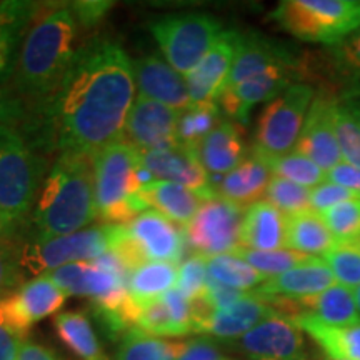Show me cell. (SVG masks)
I'll list each match as a JSON object with an SVG mask.
<instances>
[{"instance_id":"obj_1","label":"cell","mask_w":360,"mask_h":360,"mask_svg":"<svg viewBox=\"0 0 360 360\" xmlns=\"http://www.w3.org/2000/svg\"><path fill=\"white\" fill-rule=\"evenodd\" d=\"M132 58L119 42H82L56 94L27 115L20 130L40 154L96 155L124 137L135 102Z\"/></svg>"},{"instance_id":"obj_32","label":"cell","mask_w":360,"mask_h":360,"mask_svg":"<svg viewBox=\"0 0 360 360\" xmlns=\"http://www.w3.org/2000/svg\"><path fill=\"white\" fill-rule=\"evenodd\" d=\"M58 339L79 360H110L102 349L92 322L84 312H62L53 319Z\"/></svg>"},{"instance_id":"obj_37","label":"cell","mask_w":360,"mask_h":360,"mask_svg":"<svg viewBox=\"0 0 360 360\" xmlns=\"http://www.w3.org/2000/svg\"><path fill=\"white\" fill-rule=\"evenodd\" d=\"M231 254L245 260L250 267H254L259 274H262L265 278H272L281 276V274L289 272V270L299 267V265L309 262L312 259L309 255L299 254V252L290 249L254 250L240 245L233 249Z\"/></svg>"},{"instance_id":"obj_50","label":"cell","mask_w":360,"mask_h":360,"mask_svg":"<svg viewBox=\"0 0 360 360\" xmlns=\"http://www.w3.org/2000/svg\"><path fill=\"white\" fill-rule=\"evenodd\" d=\"M328 182H334L337 186H342L349 191L360 193V169L352 167V165L340 162L334 169L327 172Z\"/></svg>"},{"instance_id":"obj_15","label":"cell","mask_w":360,"mask_h":360,"mask_svg":"<svg viewBox=\"0 0 360 360\" xmlns=\"http://www.w3.org/2000/svg\"><path fill=\"white\" fill-rule=\"evenodd\" d=\"M124 225L143 264H179L184 257L187 245L186 229H179L172 220L157 210H146Z\"/></svg>"},{"instance_id":"obj_58","label":"cell","mask_w":360,"mask_h":360,"mask_svg":"<svg viewBox=\"0 0 360 360\" xmlns=\"http://www.w3.org/2000/svg\"><path fill=\"white\" fill-rule=\"evenodd\" d=\"M225 360H231V359H225Z\"/></svg>"},{"instance_id":"obj_6","label":"cell","mask_w":360,"mask_h":360,"mask_svg":"<svg viewBox=\"0 0 360 360\" xmlns=\"http://www.w3.org/2000/svg\"><path fill=\"white\" fill-rule=\"evenodd\" d=\"M269 17L292 37L332 47L360 29V0H282Z\"/></svg>"},{"instance_id":"obj_29","label":"cell","mask_w":360,"mask_h":360,"mask_svg":"<svg viewBox=\"0 0 360 360\" xmlns=\"http://www.w3.org/2000/svg\"><path fill=\"white\" fill-rule=\"evenodd\" d=\"M312 339L328 359L360 360V323L337 327L323 323L307 314L290 317Z\"/></svg>"},{"instance_id":"obj_34","label":"cell","mask_w":360,"mask_h":360,"mask_svg":"<svg viewBox=\"0 0 360 360\" xmlns=\"http://www.w3.org/2000/svg\"><path fill=\"white\" fill-rule=\"evenodd\" d=\"M191 340H170L130 330L119 342L117 360H180Z\"/></svg>"},{"instance_id":"obj_2","label":"cell","mask_w":360,"mask_h":360,"mask_svg":"<svg viewBox=\"0 0 360 360\" xmlns=\"http://www.w3.org/2000/svg\"><path fill=\"white\" fill-rule=\"evenodd\" d=\"M82 32L72 2L45 4L35 17L8 84V90L24 103L27 115L56 94L82 45Z\"/></svg>"},{"instance_id":"obj_55","label":"cell","mask_w":360,"mask_h":360,"mask_svg":"<svg viewBox=\"0 0 360 360\" xmlns=\"http://www.w3.org/2000/svg\"><path fill=\"white\" fill-rule=\"evenodd\" d=\"M0 236L7 237V236H6V232H4V227H2V224H0Z\"/></svg>"},{"instance_id":"obj_16","label":"cell","mask_w":360,"mask_h":360,"mask_svg":"<svg viewBox=\"0 0 360 360\" xmlns=\"http://www.w3.org/2000/svg\"><path fill=\"white\" fill-rule=\"evenodd\" d=\"M179 110L146 97L135 98L125 120L122 141L139 152L177 146Z\"/></svg>"},{"instance_id":"obj_39","label":"cell","mask_w":360,"mask_h":360,"mask_svg":"<svg viewBox=\"0 0 360 360\" xmlns=\"http://www.w3.org/2000/svg\"><path fill=\"white\" fill-rule=\"evenodd\" d=\"M322 260L340 285L352 290L360 285V247L357 242H335V245L322 255Z\"/></svg>"},{"instance_id":"obj_57","label":"cell","mask_w":360,"mask_h":360,"mask_svg":"<svg viewBox=\"0 0 360 360\" xmlns=\"http://www.w3.org/2000/svg\"><path fill=\"white\" fill-rule=\"evenodd\" d=\"M357 244H359V247H360V237L357 238Z\"/></svg>"},{"instance_id":"obj_48","label":"cell","mask_w":360,"mask_h":360,"mask_svg":"<svg viewBox=\"0 0 360 360\" xmlns=\"http://www.w3.org/2000/svg\"><path fill=\"white\" fill-rule=\"evenodd\" d=\"M27 110L19 98L8 90V87H0V125H12L22 127L25 122Z\"/></svg>"},{"instance_id":"obj_14","label":"cell","mask_w":360,"mask_h":360,"mask_svg":"<svg viewBox=\"0 0 360 360\" xmlns=\"http://www.w3.org/2000/svg\"><path fill=\"white\" fill-rule=\"evenodd\" d=\"M274 67H294L305 70V60L294 45L265 37L254 30L240 34L236 60L222 92Z\"/></svg>"},{"instance_id":"obj_19","label":"cell","mask_w":360,"mask_h":360,"mask_svg":"<svg viewBox=\"0 0 360 360\" xmlns=\"http://www.w3.org/2000/svg\"><path fill=\"white\" fill-rule=\"evenodd\" d=\"M300 69L294 67H274L244 80L236 87L224 90L219 97V107L225 115L240 124H247L252 109L262 102H272L295 80L302 77Z\"/></svg>"},{"instance_id":"obj_54","label":"cell","mask_w":360,"mask_h":360,"mask_svg":"<svg viewBox=\"0 0 360 360\" xmlns=\"http://www.w3.org/2000/svg\"><path fill=\"white\" fill-rule=\"evenodd\" d=\"M354 299H355V305H357L359 314H360V285L357 289H354Z\"/></svg>"},{"instance_id":"obj_17","label":"cell","mask_w":360,"mask_h":360,"mask_svg":"<svg viewBox=\"0 0 360 360\" xmlns=\"http://www.w3.org/2000/svg\"><path fill=\"white\" fill-rule=\"evenodd\" d=\"M139 160L160 182H172L191 188L204 200L219 197L212 180L202 167L192 147L177 143L169 148L139 152Z\"/></svg>"},{"instance_id":"obj_25","label":"cell","mask_w":360,"mask_h":360,"mask_svg":"<svg viewBox=\"0 0 360 360\" xmlns=\"http://www.w3.org/2000/svg\"><path fill=\"white\" fill-rule=\"evenodd\" d=\"M49 277L67 295L89 297L92 302L127 289V276L98 267L94 262H74L53 270Z\"/></svg>"},{"instance_id":"obj_8","label":"cell","mask_w":360,"mask_h":360,"mask_svg":"<svg viewBox=\"0 0 360 360\" xmlns=\"http://www.w3.org/2000/svg\"><path fill=\"white\" fill-rule=\"evenodd\" d=\"M114 231L115 224H103L45 240H20L22 270L35 278L74 262H92L110 250Z\"/></svg>"},{"instance_id":"obj_56","label":"cell","mask_w":360,"mask_h":360,"mask_svg":"<svg viewBox=\"0 0 360 360\" xmlns=\"http://www.w3.org/2000/svg\"><path fill=\"white\" fill-rule=\"evenodd\" d=\"M326 360H340V359H328V357H326Z\"/></svg>"},{"instance_id":"obj_42","label":"cell","mask_w":360,"mask_h":360,"mask_svg":"<svg viewBox=\"0 0 360 360\" xmlns=\"http://www.w3.org/2000/svg\"><path fill=\"white\" fill-rule=\"evenodd\" d=\"M321 215L335 242H357L360 237V199L344 202Z\"/></svg>"},{"instance_id":"obj_33","label":"cell","mask_w":360,"mask_h":360,"mask_svg":"<svg viewBox=\"0 0 360 360\" xmlns=\"http://www.w3.org/2000/svg\"><path fill=\"white\" fill-rule=\"evenodd\" d=\"M179 264L147 262L127 276V289L135 304L142 305L159 299L177 285Z\"/></svg>"},{"instance_id":"obj_5","label":"cell","mask_w":360,"mask_h":360,"mask_svg":"<svg viewBox=\"0 0 360 360\" xmlns=\"http://www.w3.org/2000/svg\"><path fill=\"white\" fill-rule=\"evenodd\" d=\"M139 150L120 141L94 155V186L98 220L122 225L146 212L148 207L135 192Z\"/></svg>"},{"instance_id":"obj_46","label":"cell","mask_w":360,"mask_h":360,"mask_svg":"<svg viewBox=\"0 0 360 360\" xmlns=\"http://www.w3.org/2000/svg\"><path fill=\"white\" fill-rule=\"evenodd\" d=\"M360 199V193L349 191V188L337 186L334 182H323L310 191V209L322 214L332 207L344 204V202Z\"/></svg>"},{"instance_id":"obj_49","label":"cell","mask_w":360,"mask_h":360,"mask_svg":"<svg viewBox=\"0 0 360 360\" xmlns=\"http://www.w3.org/2000/svg\"><path fill=\"white\" fill-rule=\"evenodd\" d=\"M112 6H114L112 2H101V0H97V2H92V0H89V2H72L75 15H77L84 30L94 29L97 24H101Z\"/></svg>"},{"instance_id":"obj_18","label":"cell","mask_w":360,"mask_h":360,"mask_svg":"<svg viewBox=\"0 0 360 360\" xmlns=\"http://www.w3.org/2000/svg\"><path fill=\"white\" fill-rule=\"evenodd\" d=\"M67 297L51 277L40 276L24 282L13 294L0 300V307L7 321L27 335L34 323L57 314Z\"/></svg>"},{"instance_id":"obj_30","label":"cell","mask_w":360,"mask_h":360,"mask_svg":"<svg viewBox=\"0 0 360 360\" xmlns=\"http://www.w3.org/2000/svg\"><path fill=\"white\" fill-rule=\"evenodd\" d=\"M147 207H152L174 224L187 227L199 212L204 199L191 188L172 182H155L137 192Z\"/></svg>"},{"instance_id":"obj_38","label":"cell","mask_w":360,"mask_h":360,"mask_svg":"<svg viewBox=\"0 0 360 360\" xmlns=\"http://www.w3.org/2000/svg\"><path fill=\"white\" fill-rule=\"evenodd\" d=\"M264 160L267 162L272 175L287 179L302 187L315 188L317 186H321V184L327 182L326 170L315 165L312 160L300 154V152H297L295 148L285 155Z\"/></svg>"},{"instance_id":"obj_11","label":"cell","mask_w":360,"mask_h":360,"mask_svg":"<svg viewBox=\"0 0 360 360\" xmlns=\"http://www.w3.org/2000/svg\"><path fill=\"white\" fill-rule=\"evenodd\" d=\"M222 344L250 360H305L302 330L281 312L260 322L247 334Z\"/></svg>"},{"instance_id":"obj_21","label":"cell","mask_w":360,"mask_h":360,"mask_svg":"<svg viewBox=\"0 0 360 360\" xmlns=\"http://www.w3.org/2000/svg\"><path fill=\"white\" fill-rule=\"evenodd\" d=\"M139 97L150 98L175 110L191 105L186 77L159 53H147L132 60Z\"/></svg>"},{"instance_id":"obj_44","label":"cell","mask_w":360,"mask_h":360,"mask_svg":"<svg viewBox=\"0 0 360 360\" xmlns=\"http://www.w3.org/2000/svg\"><path fill=\"white\" fill-rule=\"evenodd\" d=\"M335 134L342 159H345V164L360 169V125L344 102L335 110Z\"/></svg>"},{"instance_id":"obj_13","label":"cell","mask_w":360,"mask_h":360,"mask_svg":"<svg viewBox=\"0 0 360 360\" xmlns=\"http://www.w3.org/2000/svg\"><path fill=\"white\" fill-rule=\"evenodd\" d=\"M340 101L330 90L321 87L315 90V97L305 117L302 134L295 150L307 157L328 172L342 162V154L335 134V110Z\"/></svg>"},{"instance_id":"obj_23","label":"cell","mask_w":360,"mask_h":360,"mask_svg":"<svg viewBox=\"0 0 360 360\" xmlns=\"http://www.w3.org/2000/svg\"><path fill=\"white\" fill-rule=\"evenodd\" d=\"M45 2L6 0L0 2V87H8L22 44Z\"/></svg>"},{"instance_id":"obj_28","label":"cell","mask_w":360,"mask_h":360,"mask_svg":"<svg viewBox=\"0 0 360 360\" xmlns=\"http://www.w3.org/2000/svg\"><path fill=\"white\" fill-rule=\"evenodd\" d=\"M272 172L262 157L252 152V155L242 162L232 172L224 175L215 186L219 197L242 207H249L265 195Z\"/></svg>"},{"instance_id":"obj_12","label":"cell","mask_w":360,"mask_h":360,"mask_svg":"<svg viewBox=\"0 0 360 360\" xmlns=\"http://www.w3.org/2000/svg\"><path fill=\"white\" fill-rule=\"evenodd\" d=\"M193 314V334H204L227 342L247 334L260 322L278 314V310L265 302L254 290L245 299L220 310H212L202 300H195Z\"/></svg>"},{"instance_id":"obj_22","label":"cell","mask_w":360,"mask_h":360,"mask_svg":"<svg viewBox=\"0 0 360 360\" xmlns=\"http://www.w3.org/2000/svg\"><path fill=\"white\" fill-rule=\"evenodd\" d=\"M323 80L340 102L360 98V29L337 45L326 47L315 60Z\"/></svg>"},{"instance_id":"obj_9","label":"cell","mask_w":360,"mask_h":360,"mask_svg":"<svg viewBox=\"0 0 360 360\" xmlns=\"http://www.w3.org/2000/svg\"><path fill=\"white\" fill-rule=\"evenodd\" d=\"M314 97L312 85L295 82L269 102L255 130L254 154L262 159H274L294 150Z\"/></svg>"},{"instance_id":"obj_24","label":"cell","mask_w":360,"mask_h":360,"mask_svg":"<svg viewBox=\"0 0 360 360\" xmlns=\"http://www.w3.org/2000/svg\"><path fill=\"white\" fill-rule=\"evenodd\" d=\"M193 150L214 187L247 159L244 132L233 120H222Z\"/></svg>"},{"instance_id":"obj_4","label":"cell","mask_w":360,"mask_h":360,"mask_svg":"<svg viewBox=\"0 0 360 360\" xmlns=\"http://www.w3.org/2000/svg\"><path fill=\"white\" fill-rule=\"evenodd\" d=\"M47 174V157L24 132L0 125V224L7 237L20 240Z\"/></svg>"},{"instance_id":"obj_43","label":"cell","mask_w":360,"mask_h":360,"mask_svg":"<svg viewBox=\"0 0 360 360\" xmlns=\"http://www.w3.org/2000/svg\"><path fill=\"white\" fill-rule=\"evenodd\" d=\"M25 282L20 264V240L0 236V300L13 294Z\"/></svg>"},{"instance_id":"obj_45","label":"cell","mask_w":360,"mask_h":360,"mask_svg":"<svg viewBox=\"0 0 360 360\" xmlns=\"http://www.w3.org/2000/svg\"><path fill=\"white\" fill-rule=\"evenodd\" d=\"M207 285V269L205 257L202 255H192L179 265L177 289L180 294L186 297L191 302L202 299Z\"/></svg>"},{"instance_id":"obj_41","label":"cell","mask_w":360,"mask_h":360,"mask_svg":"<svg viewBox=\"0 0 360 360\" xmlns=\"http://www.w3.org/2000/svg\"><path fill=\"white\" fill-rule=\"evenodd\" d=\"M310 191L312 188L272 175L267 191H265V197H267V202L277 207L281 212L290 215L310 209Z\"/></svg>"},{"instance_id":"obj_40","label":"cell","mask_w":360,"mask_h":360,"mask_svg":"<svg viewBox=\"0 0 360 360\" xmlns=\"http://www.w3.org/2000/svg\"><path fill=\"white\" fill-rule=\"evenodd\" d=\"M135 328L154 337H182V330L175 322L172 310L164 297L139 305Z\"/></svg>"},{"instance_id":"obj_52","label":"cell","mask_w":360,"mask_h":360,"mask_svg":"<svg viewBox=\"0 0 360 360\" xmlns=\"http://www.w3.org/2000/svg\"><path fill=\"white\" fill-rule=\"evenodd\" d=\"M17 360H64V359H62L56 350L47 347V345L25 339V342L20 347L19 355H17Z\"/></svg>"},{"instance_id":"obj_10","label":"cell","mask_w":360,"mask_h":360,"mask_svg":"<svg viewBox=\"0 0 360 360\" xmlns=\"http://www.w3.org/2000/svg\"><path fill=\"white\" fill-rule=\"evenodd\" d=\"M245 207L215 197L205 200L186 227L187 244L202 257L231 254L240 245Z\"/></svg>"},{"instance_id":"obj_3","label":"cell","mask_w":360,"mask_h":360,"mask_svg":"<svg viewBox=\"0 0 360 360\" xmlns=\"http://www.w3.org/2000/svg\"><path fill=\"white\" fill-rule=\"evenodd\" d=\"M96 220L94 155L67 152L53 160L22 236L25 240L69 236Z\"/></svg>"},{"instance_id":"obj_35","label":"cell","mask_w":360,"mask_h":360,"mask_svg":"<svg viewBox=\"0 0 360 360\" xmlns=\"http://www.w3.org/2000/svg\"><path fill=\"white\" fill-rule=\"evenodd\" d=\"M205 269L207 278L242 292H254L267 281L262 274L233 254L205 257Z\"/></svg>"},{"instance_id":"obj_31","label":"cell","mask_w":360,"mask_h":360,"mask_svg":"<svg viewBox=\"0 0 360 360\" xmlns=\"http://www.w3.org/2000/svg\"><path fill=\"white\" fill-rule=\"evenodd\" d=\"M335 245V238L315 210L285 215V247L309 257H319Z\"/></svg>"},{"instance_id":"obj_7","label":"cell","mask_w":360,"mask_h":360,"mask_svg":"<svg viewBox=\"0 0 360 360\" xmlns=\"http://www.w3.org/2000/svg\"><path fill=\"white\" fill-rule=\"evenodd\" d=\"M148 30L165 60L186 77L214 47L224 27L209 13L188 12L159 17L148 24Z\"/></svg>"},{"instance_id":"obj_26","label":"cell","mask_w":360,"mask_h":360,"mask_svg":"<svg viewBox=\"0 0 360 360\" xmlns=\"http://www.w3.org/2000/svg\"><path fill=\"white\" fill-rule=\"evenodd\" d=\"M334 283L335 278L322 257H312L289 272L267 278L255 289V294L264 299L299 300L321 294Z\"/></svg>"},{"instance_id":"obj_36","label":"cell","mask_w":360,"mask_h":360,"mask_svg":"<svg viewBox=\"0 0 360 360\" xmlns=\"http://www.w3.org/2000/svg\"><path fill=\"white\" fill-rule=\"evenodd\" d=\"M220 122L222 119L217 102L191 103L179 112L177 143L195 148Z\"/></svg>"},{"instance_id":"obj_27","label":"cell","mask_w":360,"mask_h":360,"mask_svg":"<svg viewBox=\"0 0 360 360\" xmlns=\"http://www.w3.org/2000/svg\"><path fill=\"white\" fill-rule=\"evenodd\" d=\"M240 247L254 250H281L285 247V214L267 200L245 209L240 227Z\"/></svg>"},{"instance_id":"obj_20","label":"cell","mask_w":360,"mask_h":360,"mask_svg":"<svg viewBox=\"0 0 360 360\" xmlns=\"http://www.w3.org/2000/svg\"><path fill=\"white\" fill-rule=\"evenodd\" d=\"M238 44H240V32L224 30L199 65L186 75L191 103L219 101L236 60Z\"/></svg>"},{"instance_id":"obj_53","label":"cell","mask_w":360,"mask_h":360,"mask_svg":"<svg viewBox=\"0 0 360 360\" xmlns=\"http://www.w3.org/2000/svg\"><path fill=\"white\" fill-rule=\"evenodd\" d=\"M344 103L349 107V110L352 112L355 120H357L359 125H360V98H355V101H349V102H344Z\"/></svg>"},{"instance_id":"obj_47","label":"cell","mask_w":360,"mask_h":360,"mask_svg":"<svg viewBox=\"0 0 360 360\" xmlns=\"http://www.w3.org/2000/svg\"><path fill=\"white\" fill-rule=\"evenodd\" d=\"M27 335L17 330L11 322L7 321L6 314L0 307V360H17Z\"/></svg>"},{"instance_id":"obj_51","label":"cell","mask_w":360,"mask_h":360,"mask_svg":"<svg viewBox=\"0 0 360 360\" xmlns=\"http://www.w3.org/2000/svg\"><path fill=\"white\" fill-rule=\"evenodd\" d=\"M219 345L210 339H195L191 340L187 352L180 360H225Z\"/></svg>"}]
</instances>
